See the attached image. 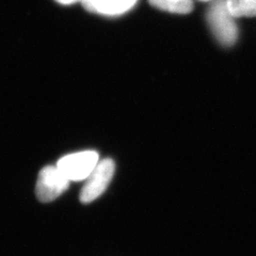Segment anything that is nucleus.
<instances>
[{"mask_svg":"<svg viewBox=\"0 0 256 256\" xmlns=\"http://www.w3.org/2000/svg\"><path fill=\"white\" fill-rule=\"evenodd\" d=\"M206 18L212 34L221 45L230 46L236 43L238 28L226 0H212Z\"/></svg>","mask_w":256,"mask_h":256,"instance_id":"nucleus-1","label":"nucleus"},{"mask_svg":"<svg viewBox=\"0 0 256 256\" xmlns=\"http://www.w3.org/2000/svg\"><path fill=\"white\" fill-rule=\"evenodd\" d=\"M98 162L96 152L82 150L62 157L57 166L70 182H82L86 180Z\"/></svg>","mask_w":256,"mask_h":256,"instance_id":"nucleus-2","label":"nucleus"},{"mask_svg":"<svg viewBox=\"0 0 256 256\" xmlns=\"http://www.w3.org/2000/svg\"><path fill=\"white\" fill-rule=\"evenodd\" d=\"M116 164L109 158L102 159L88 176L84 185L80 192V201L84 204L93 202L100 198L108 188L114 178Z\"/></svg>","mask_w":256,"mask_h":256,"instance_id":"nucleus-3","label":"nucleus"},{"mask_svg":"<svg viewBox=\"0 0 256 256\" xmlns=\"http://www.w3.org/2000/svg\"><path fill=\"white\" fill-rule=\"evenodd\" d=\"M70 182L57 166H47L38 174L36 187V198L42 203L52 202L68 190Z\"/></svg>","mask_w":256,"mask_h":256,"instance_id":"nucleus-4","label":"nucleus"},{"mask_svg":"<svg viewBox=\"0 0 256 256\" xmlns=\"http://www.w3.org/2000/svg\"><path fill=\"white\" fill-rule=\"evenodd\" d=\"M137 0H86V10L108 16L121 15L130 11Z\"/></svg>","mask_w":256,"mask_h":256,"instance_id":"nucleus-5","label":"nucleus"},{"mask_svg":"<svg viewBox=\"0 0 256 256\" xmlns=\"http://www.w3.org/2000/svg\"><path fill=\"white\" fill-rule=\"evenodd\" d=\"M150 4L159 10L175 14H188L192 11V0H150Z\"/></svg>","mask_w":256,"mask_h":256,"instance_id":"nucleus-6","label":"nucleus"},{"mask_svg":"<svg viewBox=\"0 0 256 256\" xmlns=\"http://www.w3.org/2000/svg\"><path fill=\"white\" fill-rule=\"evenodd\" d=\"M228 8L235 18L256 16V0H226Z\"/></svg>","mask_w":256,"mask_h":256,"instance_id":"nucleus-7","label":"nucleus"},{"mask_svg":"<svg viewBox=\"0 0 256 256\" xmlns=\"http://www.w3.org/2000/svg\"><path fill=\"white\" fill-rule=\"evenodd\" d=\"M58 2L62 4H74L76 2H79V0H57ZM80 2H86V0H80Z\"/></svg>","mask_w":256,"mask_h":256,"instance_id":"nucleus-8","label":"nucleus"},{"mask_svg":"<svg viewBox=\"0 0 256 256\" xmlns=\"http://www.w3.org/2000/svg\"><path fill=\"white\" fill-rule=\"evenodd\" d=\"M202 2H208V0H202Z\"/></svg>","mask_w":256,"mask_h":256,"instance_id":"nucleus-9","label":"nucleus"}]
</instances>
